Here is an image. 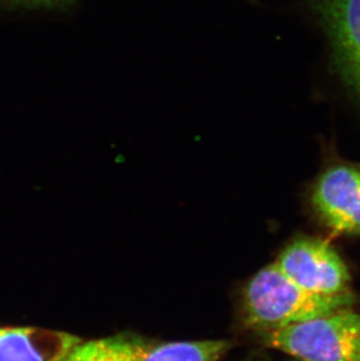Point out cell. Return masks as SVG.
<instances>
[{"mask_svg":"<svg viewBox=\"0 0 360 361\" xmlns=\"http://www.w3.org/2000/svg\"><path fill=\"white\" fill-rule=\"evenodd\" d=\"M311 204L337 235H360V165L335 163L313 184Z\"/></svg>","mask_w":360,"mask_h":361,"instance_id":"obj_5","label":"cell"},{"mask_svg":"<svg viewBox=\"0 0 360 361\" xmlns=\"http://www.w3.org/2000/svg\"><path fill=\"white\" fill-rule=\"evenodd\" d=\"M274 262L290 280L310 293L323 296L352 293L347 263L324 240L311 236L292 240Z\"/></svg>","mask_w":360,"mask_h":361,"instance_id":"obj_3","label":"cell"},{"mask_svg":"<svg viewBox=\"0 0 360 361\" xmlns=\"http://www.w3.org/2000/svg\"><path fill=\"white\" fill-rule=\"evenodd\" d=\"M81 338L35 326H0V361H59Z\"/></svg>","mask_w":360,"mask_h":361,"instance_id":"obj_6","label":"cell"},{"mask_svg":"<svg viewBox=\"0 0 360 361\" xmlns=\"http://www.w3.org/2000/svg\"><path fill=\"white\" fill-rule=\"evenodd\" d=\"M0 1L28 7H59L74 3L75 0H0Z\"/></svg>","mask_w":360,"mask_h":361,"instance_id":"obj_9","label":"cell"},{"mask_svg":"<svg viewBox=\"0 0 360 361\" xmlns=\"http://www.w3.org/2000/svg\"><path fill=\"white\" fill-rule=\"evenodd\" d=\"M331 48L333 68L360 106V0H310Z\"/></svg>","mask_w":360,"mask_h":361,"instance_id":"obj_4","label":"cell"},{"mask_svg":"<svg viewBox=\"0 0 360 361\" xmlns=\"http://www.w3.org/2000/svg\"><path fill=\"white\" fill-rule=\"evenodd\" d=\"M115 339L128 361H221L232 348L222 339L153 341L128 334Z\"/></svg>","mask_w":360,"mask_h":361,"instance_id":"obj_7","label":"cell"},{"mask_svg":"<svg viewBox=\"0 0 360 361\" xmlns=\"http://www.w3.org/2000/svg\"><path fill=\"white\" fill-rule=\"evenodd\" d=\"M258 339L296 361H360V310L345 307Z\"/></svg>","mask_w":360,"mask_h":361,"instance_id":"obj_2","label":"cell"},{"mask_svg":"<svg viewBox=\"0 0 360 361\" xmlns=\"http://www.w3.org/2000/svg\"><path fill=\"white\" fill-rule=\"evenodd\" d=\"M59 361H128L115 337L81 341Z\"/></svg>","mask_w":360,"mask_h":361,"instance_id":"obj_8","label":"cell"},{"mask_svg":"<svg viewBox=\"0 0 360 361\" xmlns=\"http://www.w3.org/2000/svg\"><path fill=\"white\" fill-rule=\"evenodd\" d=\"M352 293L323 296L310 293L290 280L275 262L258 270L246 283L241 297L244 326L256 337L354 307Z\"/></svg>","mask_w":360,"mask_h":361,"instance_id":"obj_1","label":"cell"}]
</instances>
